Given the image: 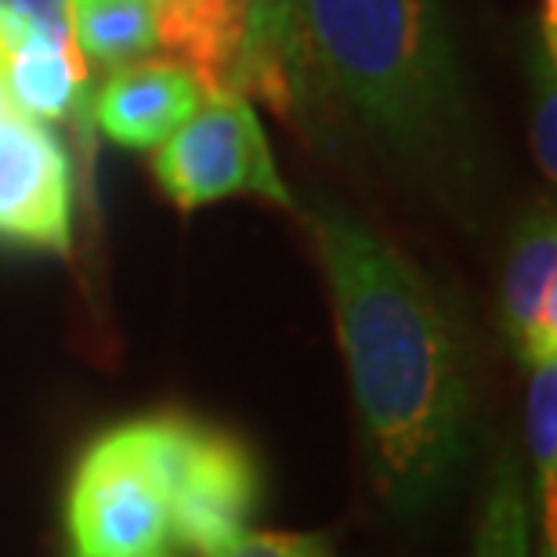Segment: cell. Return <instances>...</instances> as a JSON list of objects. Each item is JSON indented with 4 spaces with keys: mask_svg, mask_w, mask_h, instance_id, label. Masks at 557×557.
<instances>
[{
    "mask_svg": "<svg viewBox=\"0 0 557 557\" xmlns=\"http://www.w3.org/2000/svg\"><path fill=\"white\" fill-rule=\"evenodd\" d=\"M311 236L330 278L376 493L417 515L467 449V381L453 326L428 278L348 210H315Z\"/></svg>",
    "mask_w": 557,
    "mask_h": 557,
    "instance_id": "1",
    "label": "cell"
},
{
    "mask_svg": "<svg viewBox=\"0 0 557 557\" xmlns=\"http://www.w3.org/2000/svg\"><path fill=\"white\" fill-rule=\"evenodd\" d=\"M305 87L395 145H428L460 113L453 44L434 0H300Z\"/></svg>",
    "mask_w": 557,
    "mask_h": 557,
    "instance_id": "2",
    "label": "cell"
},
{
    "mask_svg": "<svg viewBox=\"0 0 557 557\" xmlns=\"http://www.w3.org/2000/svg\"><path fill=\"white\" fill-rule=\"evenodd\" d=\"M70 557H171V496L149 417L87 445L65 496Z\"/></svg>",
    "mask_w": 557,
    "mask_h": 557,
    "instance_id": "3",
    "label": "cell"
},
{
    "mask_svg": "<svg viewBox=\"0 0 557 557\" xmlns=\"http://www.w3.org/2000/svg\"><path fill=\"white\" fill-rule=\"evenodd\" d=\"M156 460L171 496V547L207 557L250 525L261 496L258 463L228 431L182 413L149 417Z\"/></svg>",
    "mask_w": 557,
    "mask_h": 557,
    "instance_id": "4",
    "label": "cell"
},
{
    "mask_svg": "<svg viewBox=\"0 0 557 557\" xmlns=\"http://www.w3.org/2000/svg\"><path fill=\"white\" fill-rule=\"evenodd\" d=\"M207 102L156 145L152 174L182 210L218 203L225 196H264L289 207V188L275 171L261 120L250 98L203 95Z\"/></svg>",
    "mask_w": 557,
    "mask_h": 557,
    "instance_id": "5",
    "label": "cell"
},
{
    "mask_svg": "<svg viewBox=\"0 0 557 557\" xmlns=\"http://www.w3.org/2000/svg\"><path fill=\"white\" fill-rule=\"evenodd\" d=\"M73 160L40 120L0 113V243L73 250Z\"/></svg>",
    "mask_w": 557,
    "mask_h": 557,
    "instance_id": "6",
    "label": "cell"
},
{
    "mask_svg": "<svg viewBox=\"0 0 557 557\" xmlns=\"http://www.w3.org/2000/svg\"><path fill=\"white\" fill-rule=\"evenodd\" d=\"M203 102L196 76L171 59H141L109 76L95 102L106 138L124 149H156Z\"/></svg>",
    "mask_w": 557,
    "mask_h": 557,
    "instance_id": "7",
    "label": "cell"
},
{
    "mask_svg": "<svg viewBox=\"0 0 557 557\" xmlns=\"http://www.w3.org/2000/svg\"><path fill=\"white\" fill-rule=\"evenodd\" d=\"M504 322L529 366L557 359V228L550 210H536L515 236L504 272Z\"/></svg>",
    "mask_w": 557,
    "mask_h": 557,
    "instance_id": "8",
    "label": "cell"
},
{
    "mask_svg": "<svg viewBox=\"0 0 557 557\" xmlns=\"http://www.w3.org/2000/svg\"><path fill=\"white\" fill-rule=\"evenodd\" d=\"M247 18L239 95L258 98L272 113L294 120L305 102V40L300 0H239Z\"/></svg>",
    "mask_w": 557,
    "mask_h": 557,
    "instance_id": "9",
    "label": "cell"
},
{
    "mask_svg": "<svg viewBox=\"0 0 557 557\" xmlns=\"http://www.w3.org/2000/svg\"><path fill=\"white\" fill-rule=\"evenodd\" d=\"M84 54L48 37H26L4 70L8 102L33 120H73L84 113Z\"/></svg>",
    "mask_w": 557,
    "mask_h": 557,
    "instance_id": "10",
    "label": "cell"
},
{
    "mask_svg": "<svg viewBox=\"0 0 557 557\" xmlns=\"http://www.w3.org/2000/svg\"><path fill=\"white\" fill-rule=\"evenodd\" d=\"M70 26L76 51L106 70L152 59L160 48L152 0H70Z\"/></svg>",
    "mask_w": 557,
    "mask_h": 557,
    "instance_id": "11",
    "label": "cell"
},
{
    "mask_svg": "<svg viewBox=\"0 0 557 557\" xmlns=\"http://www.w3.org/2000/svg\"><path fill=\"white\" fill-rule=\"evenodd\" d=\"M529 449L536 463V496L543 507V532L547 550L557 536V359L532 362L529 381Z\"/></svg>",
    "mask_w": 557,
    "mask_h": 557,
    "instance_id": "12",
    "label": "cell"
},
{
    "mask_svg": "<svg viewBox=\"0 0 557 557\" xmlns=\"http://www.w3.org/2000/svg\"><path fill=\"white\" fill-rule=\"evenodd\" d=\"M474 557H529V510L518 463L504 460L488 485V499L478 521Z\"/></svg>",
    "mask_w": 557,
    "mask_h": 557,
    "instance_id": "13",
    "label": "cell"
},
{
    "mask_svg": "<svg viewBox=\"0 0 557 557\" xmlns=\"http://www.w3.org/2000/svg\"><path fill=\"white\" fill-rule=\"evenodd\" d=\"M0 22L8 26L15 48L33 33L54 44H65V48H76L70 26V0H0Z\"/></svg>",
    "mask_w": 557,
    "mask_h": 557,
    "instance_id": "14",
    "label": "cell"
},
{
    "mask_svg": "<svg viewBox=\"0 0 557 557\" xmlns=\"http://www.w3.org/2000/svg\"><path fill=\"white\" fill-rule=\"evenodd\" d=\"M536 102H532V149L547 177H557V81H554V51L543 48L532 70Z\"/></svg>",
    "mask_w": 557,
    "mask_h": 557,
    "instance_id": "15",
    "label": "cell"
},
{
    "mask_svg": "<svg viewBox=\"0 0 557 557\" xmlns=\"http://www.w3.org/2000/svg\"><path fill=\"white\" fill-rule=\"evenodd\" d=\"M207 557H337L326 536H305V532H253L243 529L236 540L218 547Z\"/></svg>",
    "mask_w": 557,
    "mask_h": 557,
    "instance_id": "16",
    "label": "cell"
},
{
    "mask_svg": "<svg viewBox=\"0 0 557 557\" xmlns=\"http://www.w3.org/2000/svg\"><path fill=\"white\" fill-rule=\"evenodd\" d=\"M543 37H547V48L554 51V40H557V0H543Z\"/></svg>",
    "mask_w": 557,
    "mask_h": 557,
    "instance_id": "17",
    "label": "cell"
},
{
    "mask_svg": "<svg viewBox=\"0 0 557 557\" xmlns=\"http://www.w3.org/2000/svg\"><path fill=\"white\" fill-rule=\"evenodd\" d=\"M8 91H4V76H0V113H8Z\"/></svg>",
    "mask_w": 557,
    "mask_h": 557,
    "instance_id": "18",
    "label": "cell"
},
{
    "mask_svg": "<svg viewBox=\"0 0 557 557\" xmlns=\"http://www.w3.org/2000/svg\"><path fill=\"white\" fill-rule=\"evenodd\" d=\"M152 4H156V11H160V8H166V4H171V0H152Z\"/></svg>",
    "mask_w": 557,
    "mask_h": 557,
    "instance_id": "19",
    "label": "cell"
},
{
    "mask_svg": "<svg viewBox=\"0 0 557 557\" xmlns=\"http://www.w3.org/2000/svg\"><path fill=\"white\" fill-rule=\"evenodd\" d=\"M547 557H554V550H547Z\"/></svg>",
    "mask_w": 557,
    "mask_h": 557,
    "instance_id": "20",
    "label": "cell"
}]
</instances>
